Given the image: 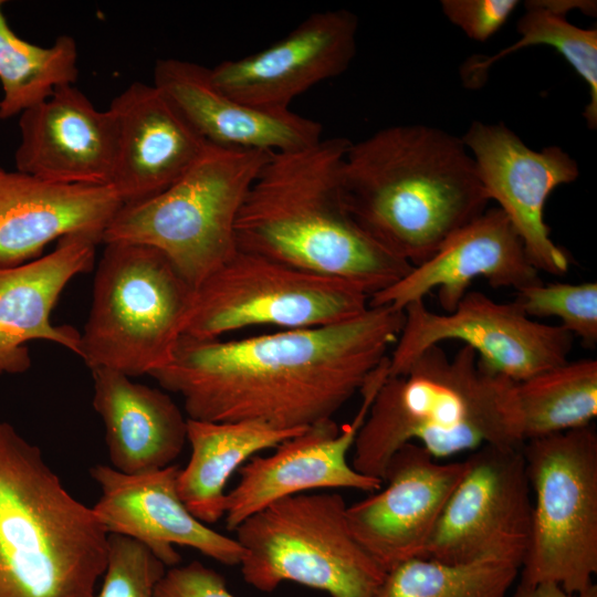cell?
<instances>
[{"label":"cell","mask_w":597,"mask_h":597,"mask_svg":"<svg viewBox=\"0 0 597 597\" xmlns=\"http://www.w3.org/2000/svg\"><path fill=\"white\" fill-rule=\"evenodd\" d=\"M404 311L369 306L336 324L220 341L181 335L149 376L180 395L188 418L301 430L333 416L387 357Z\"/></svg>","instance_id":"obj_1"},{"label":"cell","mask_w":597,"mask_h":597,"mask_svg":"<svg viewBox=\"0 0 597 597\" xmlns=\"http://www.w3.org/2000/svg\"><path fill=\"white\" fill-rule=\"evenodd\" d=\"M342 193L356 224L412 266L430 259L490 201L461 137L419 124L350 142Z\"/></svg>","instance_id":"obj_2"},{"label":"cell","mask_w":597,"mask_h":597,"mask_svg":"<svg viewBox=\"0 0 597 597\" xmlns=\"http://www.w3.org/2000/svg\"><path fill=\"white\" fill-rule=\"evenodd\" d=\"M349 145L331 137L272 153L239 210L238 250L350 281L369 296L410 272V263L375 242L345 208L342 168Z\"/></svg>","instance_id":"obj_3"},{"label":"cell","mask_w":597,"mask_h":597,"mask_svg":"<svg viewBox=\"0 0 597 597\" xmlns=\"http://www.w3.org/2000/svg\"><path fill=\"white\" fill-rule=\"evenodd\" d=\"M514 386L484 368L471 347L463 345L450 359L432 345L406 374L381 384L356 436L352 467L383 480L408 442L436 460L484 446L521 447Z\"/></svg>","instance_id":"obj_4"},{"label":"cell","mask_w":597,"mask_h":597,"mask_svg":"<svg viewBox=\"0 0 597 597\" xmlns=\"http://www.w3.org/2000/svg\"><path fill=\"white\" fill-rule=\"evenodd\" d=\"M108 533L44 460L0 421V597H95Z\"/></svg>","instance_id":"obj_5"},{"label":"cell","mask_w":597,"mask_h":597,"mask_svg":"<svg viewBox=\"0 0 597 597\" xmlns=\"http://www.w3.org/2000/svg\"><path fill=\"white\" fill-rule=\"evenodd\" d=\"M271 155L208 143L193 166L166 190L123 205L102 243L153 247L196 289L237 253L239 210Z\"/></svg>","instance_id":"obj_6"},{"label":"cell","mask_w":597,"mask_h":597,"mask_svg":"<svg viewBox=\"0 0 597 597\" xmlns=\"http://www.w3.org/2000/svg\"><path fill=\"white\" fill-rule=\"evenodd\" d=\"M104 244L80 357L90 369L149 375L171 360L195 289L153 247Z\"/></svg>","instance_id":"obj_7"},{"label":"cell","mask_w":597,"mask_h":597,"mask_svg":"<svg viewBox=\"0 0 597 597\" xmlns=\"http://www.w3.org/2000/svg\"><path fill=\"white\" fill-rule=\"evenodd\" d=\"M337 493L280 499L235 528L247 584L272 593L293 582L331 597H373L386 570L353 536Z\"/></svg>","instance_id":"obj_8"},{"label":"cell","mask_w":597,"mask_h":597,"mask_svg":"<svg viewBox=\"0 0 597 597\" xmlns=\"http://www.w3.org/2000/svg\"><path fill=\"white\" fill-rule=\"evenodd\" d=\"M534 492L519 585L580 595L597 573V433L593 425L522 446Z\"/></svg>","instance_id":"obj_9"},{"label":"cell","mask_w":597,"mask_h":597,"mask_svg":"<svg viewBox=\"0 0 597 597\" xmlns=\"http://www.w3.org/2000/svg\"><path fill=\"white\" fill-rule=\"evenodd\" d=\"M369 297L350 281L238 250L195 289L182 335L216 339L251 326L336 324L366 312Z\"/></svg>","instance_id":"obj_10"},{"label":"cell","mask_w":597,"mask_h":597,"mask_svg":"<svg viewBox=\"0 0 597 597\" xmlns=\"http://www.w3.org/2000/svg\"><path fill=\"white\" fill-rule=\"evenodd\" d=\"M405 320L388 357V376L406 374L428 347L460 341L481 365L514 383L568 360L573 335L561 325L531 320L515 302L499 303L476 291L464 294L447 314L429 311L423 300L404 308Z\"/></svg>","instance_id":"obj_11"},{"label":"cell","mask_w":597,"mask_h":597,"mask_svg":"<svg viewBox=\"0 0 597 597\" xmlns=\"http://www.w3.org/2000/svg\"><path fill=\"white\" fill-rule=\"evenodd\" d=\"M532 506L522 446H484L467 458L421 557L465 564L495 555L522 566Z\"/></svg>","instance_id":"obj_12"},{"label":"cell","mask_w":597,"mask_h":597,"mask_svg":"<svg viewBox=\"0 0 597 597\" xmlns=\"http://www.w3.org/2000/svg\"><path fill=\"white\" fill-rule=\"evenodd\" d=\"M388 376L386 357L360 388L362 404L354 419L339 427L328 419L306 428L275 447L268 457H252L239 469V483L227 493L228 531L269 504L317 489L346 488L373 493L383 480L356 471L347 461L370 405Z\"/></svg>","instance_id":"obj_13"},{"label":"cell","mask_w":597,"mask_h":597,"mask_svg":"<svg viewBox=\"0 0 597 597\" xmlns=\"http://www.w3.org/2000/svg\"><path fill=\"white\" fill-rule=\"evenodd\" d=\"M489 200H495L538 272L564 275L568 254L552 239L544 207L552 191L575 181L576 161L559 146L530 148L503 123L473 122L461 137Z\"/></svg>","instance_id":"obj_14"},{"label":"cell","mask_w":597,"mask_h":597,"mask_svg":"<svg viewBox=\"0 0 597 597\" xmlns=\"http://www.w3.org/2000/svg\"><path fill=\"white\" fill-rule=\"evenodd\" d=\"M465 470L467 459L441 463L420 444H404L387 465V485L347 505L353 536L386 572L421 557Z\"/></svg>","instance_id":"obj_15"},{"label":"cell","mask_w":597,"mask_h":597,"mask_svg":"<svg viewBox=\"0 0 597 597\" xmlns=\"http://www.w3.org/2000/svg\"><path fill=\"white\" fill-rule=\"evenodd\" d=\"M357 31L358 19L349 10L314 12L270 46L211 67V78L248 105L290 109L294 98L348 69Z\"/></svg>","instance_id":"obj_16"},{"label":"cell","mask_w":597,"mask_h":597,"mask_svg":"<svg viewBox=\"0 0 597 597\" xmlns=\"http://www.w3.org/2000/svg\"><path fill=\"white\" fill-rule=\"evenodd\" d=\"M180 468L136 474L122 473L105 464L90 469L101 489L93 511L108 534L127 536L144 544L165 566H177L180 554L174 545L199 551L223 565H240L244 549L196 519L177 490Z\"/></svg>","instance_id":"obj_17"},{"label":"cell","mask_w":597,"mask_h":597,"mask_svg":"<svg viewBox=\"0 0 597 597\" xmlns=\"http://www.w3.org/2000/svg\"><path fill=\"white\" fill-rule=\"evenodd\" d=\"M476 277H483L493 287H511L516 292L542 282L521 238L499 207L485 210L451 235L426 262L371 295L369 306L404 311L437 289L440 305L450 313Z\"/></svg>","instance_id":"obj_18"},{"label":"cell","mask_w":597,"mask_h":597,"mask_svg":"<svg viewBox=\"0 0 597 597\" xmlns=\"http://www.w3.org/2000/svg\"><path fill=\"white\" fill-rule=\"evenodd\" d=\"M18 171L63 185L111 186L117 122L75 84L57 87L19 119Z\"/></svg>","instance_id":"obj_19"},{"label":"cell","mask_w":597,"mask_h":597,"mask_svg":"<svg viewBox=\"0 0 597 597\" xmlns=\"http://www.w3.org/2000/svg\"><path fill=\"white\" fill-rule=\"evenodd\" d=\"M109 108L117 122L111 186L123 205L166 190L193 166L208 145L153 83H132Z\"/></svg>","instance_id":"obj_20"},{"label":"cell","mask_w":597,"mask_h":597,"mask_svg":"<svg viewBox=\"0 0 597 597\" xmlns=\"http://www.w3.org/2000/svg\"><path fill=\"white\" fill-rule=\"evenodd\" d=\"M207 142L271 153L308 147L322 138V125L290 109L248 105L219 88L210 69L195 62L157 60L154 82Z\"/></svg>","instance_id":"obj_21"},{"label":"cell","mask_w":597,"mask_h":597,"mask_svg":"<svg viewBox=\"0 0 597 597\" xmlns=\"http://www.w3.org/2000/svg\"><path fill=\"white\" fill-rule=\"evenodd\" d=\"M123 206L112 186L63 185L0 167V268L39 256L70 234H103Z\"/></svg>","instance_id":"obj_22"},{"label":"cell","mask_w":597,"mask_h":597,"mask_svg":"<svg viewBox=\"0 0 597 597\" xmlns=\"http://www.w3.org/2000/svg\"><path fill=\"white\" fill-rule=\"evenodd\" d=\"M100 239L70 234L36 260L0 268V375L31 367L27 343L59 344L80 356L81 334L70 325H54L51 312L66 284L92 270Z\"/></svg>","instance_id":"obj_23"},{"label":"cell","mask_w":597,"mask_h":597,"mask_svg":"<svg viewBox=\"0 0 597 597\" xmlns=\"http://www.w3.org/2000/svg\"><path fill=\"white\" fill-rule=\"evenodd\" d=\"M93 407L106 430L112 468L136 474L171 465L187 441V418L164 391L109 369H91Z\"/></svg>","instance_id":"obj_24"},{"label":"cell","mask_w":597,"mask_h":597,"mask_svg":"<svg viewBox=\"0 0 597 597\" xmlns=\"http://www.w3.org/2000/svg\"><path fill=\"white\" fill-rule=\"evenodd\" d=\"M301 430H279L258 422H211L187 418L191 454L177 476L178 494L202 523L224 516V488L234 471L258 452L277 447Z\"/></svg>","instance_id":"obj_25"},{"label":"cell","mask_w":597,"mask_h":597,"mask_svg":"<svg viewBox=\"0 0 597 597\" xmlns=\"http://www.w3.org/2000/svg\"><path fill=\"white\" fill-rule=\"evenodd\" d=\"M523 442L590 426L597 416V360L566 362L515 383Z\"/></svg>","instance_id":"obj_26"},{"label":"cell","mask_w":597,"mask_h":597,"mask_svg":"<svg viewBox=\"0 0 597 597\" xmlns=\"http://www.w3.org/2000/svg\"><path fill=\"white\" fill-rule=\"evenodd\" d=\"M526 11L517 22L520 39L513 45L486 59H473L464 67L468 83L476 84L498 60L520 49L547 45L557 51L585 81L589 102L583 116L590 129L597 127V30L578 28L566 20L572 9L593 13L591 1H527Z\"/></svg>","instance_id":"obj_27"},{"label":"cell","mask_w":597,"mask_h":597,"mask_svg":"<svg viewBox=\"0 0 597 597\" xmlns=\"http://www.w3.org/2000/svg\"><path fill=\"white\" fill-rule=\"evenodd\" d=\"M0 0V119H8L46 100L57 87L75 84L78 50L74 38L61 35L50 46L18 36Z\"/></svg>","instance_id":"obj_28"},{"label":"cell","mask_w":597,"mask_h":597,"mask_svg":"<svg viewBox=\"0 0 597 597\" xmlns=\"http://www.w3.org/2000/svg\"><path fill=\"white\" fill-rule=\"evenodd\" d=\"M520 569L495 555L465 564L416 557L389 569L373 597H505Z\"/></svg>","instance_id":"obj_29"},{"label":"cell","mask_w":597,"mask_h":597,"mask_svg":"<svg viewBox=\"0 0 597 597\" xmlns=\"http://www.w3.org/2000/svg\"><path fill=\"white\" fill-rule=\"evenodd\" d=\"M514 302L528 317H558L559 325L586 345L597 343L596 282H541L519 291Z\"/></svg>","instance_id":"obj_30"},{"label":"cell","mask_w":597,"mask_h":597,"mask_svg":"<svg viewBox=\"0 0 597 597\" xmlns=\"http://www.w3.org/2000/svg\"><path fill=\"white\" fill-rule=\"evenodd\" d=\"M165 565L138 541L108 534L103 585L95 597H154Z\"/></svg>","instance_id":"obj_31"},{"label":"cell","mask_w":597,"mask_h":597,"mask_svg":"<svg viewBox=\"0 0 597 597\" xmlns=\"http://www.w3.org/2000/svg\"><path fill=\"white\" fill-rule=\"evenodd\" d=\"M519 6L516 0H442L448 20L468 38L485 42L507 21Z\"/></svg>","instance_id":"obj_32"},{"label":"cell","mask_w":597,"mask_h":597,"mask_svg":"<svg viewBox=\"0 0 597 597\" xmlns=\"http://www.w3.org/2000/svg\"><path fill=\"white\" fill-rule=\"evenodd\" d=\"M154 597H234L224 578L193 561L185 566H174L157 583Z\"/></svg>","instance_id":"obj_33"},{"label":"cell","mask_w":597,"mask_h":597,"mask_svg":"<svg viewBox=\"0 0 597 597\" xmlns=\"http://www.w3.org/2000/svg\"><path fill=\"white\" fill-rule=\"evenodd\" d=\"M515 597H583V595L568 594L557 584L542 583L534 586L519 585Z\"/></svg>","instance_id":"obj_34"},{"label":"cell","mask_w":597,"mask_h":597,"mask_svg":"<svg viewBox=\"0 0 597 597\" xmlns=\"http://www.w3.org/2000/svg\"><path fill=\"white\" fill-rule=\"evenodd\" d=\"M580 595H583V597H597V586L593 584L589 588H587Z\"/></svg>","instance_id":"obj_35"}]
</instances>
